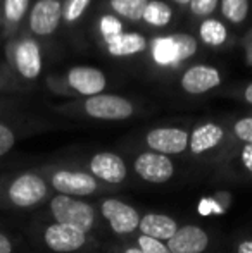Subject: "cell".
<instances>
[{
	"label": "cell",
	"mask_w": 252,
	"mask_h": 253,
	"mask_svg": "<svg viewBox=\"0 0 252 253\" xmlns=\"http://www.w3.org/2000/svg\"><path fill=\"white\" fill-rule=\"evenodd\" d=\"M52 197L54 191L38 169L0 174V209L5 212H33L42 209Z\"/></svg>",
	"instance_id": "obj_1"
},
{
	"label": "cell",
	"mask_w": 252,
	"mask_h": 253,
	"mask_svg": "<svg viewBox=\"0 0 252 253\" xmlns=\"http://www.w3.org/2000/svg\"><path fill=\"white\" fill-rule=\"evenodd\" d=\"M38 170L47 179L54 195H66V197L87 200L88 197H97L111 190L81 167L66 166V164H47L38 167Z\"/></svg>",
	"instance_id": "obj_2"
},
{
	"label": "cell",
	"mask_w": 252,
	"mask_h": 253,
	"mask_svg": "<svg viewBox=\"0 0 252 253\" xmlns=\"http://www.w3.org/2000/svg\"><path fill=\"white\" fill-rule=\"evenodd\" d=\"M38 219L52 220L57 224H67L81 229L83 233L94 236L99 227V210L95 203H90L85 198H73L66 195H54L42 207Z\"/></svg>",
	"instance_id": "obj_3"
},
{
	"label": "cell",
	"mask_w": 252,
	"mask_h": 253,
	"mask_svg": "<svg viewBox=\"0 0 252 253\" xmlns=\"http://www.w3.org/2000/svg\"><path fill=\"white\" fill-rule=\"evenodd\" d=\"M30 236L50 253H81L94 245V236L67 224L35 219Z\"/></svg>",
	"instance_id": "obj_4"
},
{
	"label": "cell",
	"mask_w": 252,
	"mask_h": 253,
	"mask_svg": "<svg viewBox=\"0 0 252 253\" xmlns=\"http://www.w3.org/2000/svg\"><path fill=\"white\" fill-rule=\"evenodd\" d=\"M228 140L230 134L218 123H202L194 127L189 138V153L195 159L202 160H228Z\"/></svg>",
	"instance_id": "obj_5"
},
{
	"label": "cell",
	"mask_w": 252,
	"mask_h": 253,
	"mask_svg": "<svg viewBox=\"0 0 252 253\" xmlns=\"http://www.w3.org/2000/svg\"><path fill=\"white\" fill-rule=\"evenodd\" d=\"M97 210L101 219L107 224V227L116 236L131 240L138 233L142 215L130 203L119 200V198L105 197L97 203Z\"/></svg>",
	"instance_id": "obj_6"
},
{
	"label": "cell",
	"mask_w": 252,
	"mask_h": 253,
	"mask_svg": "<svg viewBox=\"0 0 252 253\" xmlns=\"http://www.w3.org/2000/svg\"><path fill=\"white\" fill-rule=\"evenodd\" d=\"M7 57L14 71L24 81H35L40 78L44 69V55L38 42L31 37H21L10 42L7 47Z\"/></svg>",
	"instance_id": "obj_7"
},
{
	"label": "cell",
	"mask_w": 252,
	"mask_h": 253,
	"mask_svg": "<svg viewBox=\"0 0 252 253\" xmlns=\"http://www.w3.org/2000/svg\"><path fill=\"white\" fill-rule=\"evenodd\" d=\"M133 172L144 183L164 184L173 179L176 172V166L171 157L144 150L133 159Z\"/></svg>",
	"instance_id": "obj_8"
},
{
	"label": "cell",
	"mask_w": 252,
	"mask_h": 253,
	"mask_svg": "<svg viewBox=\"0 0 252 253\" xmlns=\"http://www.w3.org/2000/svg\"><path fill=\"white\" fill-rule=\"evenodd\" d=\"M85 170L109 188L121 186L128 179V166L119 153L97 152L87 160Z\"/></svg>",
	"instance_id": "obj_9"
},
{
	"label": "cell",
	"mask_w": 252,
	"mask_h": 253,
	"mask_svg": "<svg viewBox=\"0 0 252 253\" xmlns=\"http://www.w3.org/2000/svg\"><path fill=\"white\" fill-rule=\"evenodd\" d=\"M83 114L99 121H125L135 114V105L128 98L119 95H95L85 98Z\"/></svg>",
	"instance_id": "obj_10"
},
{
	"label": "cell",
	"mask_w": 252,
	"mask_h": 253,
	"mask_svg": "<svg viewBox=\"0 0 252 253\" xmlns=\"http://www.w3.org/2000/svg\"><path fill=\"white\" fill-rule=\"evenodd\" d=\"M189 138L190 133L187 129H183V127L162 126L147 131L144 143L151 152L171 157L189 152Z\"/></svg>",
	"instance_id": "obj_11"
},
{
	"label": "cell",
	"mask_w": 252,
	"mask_h": 253,
	"mask_svg": "<svg viewBox=\"0 0 252 253\" xmlns=\"http://www.w3.org/2000/svg\"><path fill=\"white\" fill-rule=\"evenodd\" d=\"M62 21L61 0H37L28 12V28L37 37H50Z\"/></svg>",
	"instance_id": "obj_12"
},
{
	"label": "cell",
	"mask_w": 252,
	"mask_h": 253,
	"mask_svg": "<svg viewBox=\"0 0 252 253\" xmlns=\"http://www.w3.org/2000/svg\"><path fill=\"white\" fill-rule=\"evenodd\" d=\"M66 83L74 93L81 95V97H95L101 95L107 86V78L101 69L88 66H76L69 69L66 76Z\"/></svg>",
	"instance_id": "obj_13"
},
{
	"label": "cell",
	"mask_w": 252,
	"mask_h": 253,
	"mask_svg": "<svg viewBox=\"0 0 252 253\" xmlns=\"http://www.w3.org/2000/svg\"><path fill=\"white\" fill-rule=\"evenodd\" d=\"M166 245L171 253H204L211 245V236L202 226L183 224Z\"/></svg>",
	"instance_id": "obj_14"
},
{
	"label": "cell",
	"mask_w": 252,
	"mask_h": 253,
	"mask_svg": "<svg viewBox=\"0 0 252 253\" xmlns=\"http://www.w3.org/2000/svg\"><path fill=\"white\" fill-rule=\"evenodd\" d=\"M182 88L190 95H202L211 91L221 84V74L216 67L207 64H197L192 66L180 78Z\"/></svg>",
	"instance_id": "obj_15"
},
{
	"label": "cell",
	"mask_w": 252,
	"mask_h": 253,
	"mask_svg": "<svg viewBox=\"0 0 252 253\" xmlns=\"http://www.w3.org/2000/svg\"><path fill=\"white\" fill-rule=\"evenodd\" d=\"M178 227H180V224L176 222V219H173L171 215L149 212L142 215L140 226H138V234H144V236H149V238H152V240L168 243L173 238V234L178 231Z\"/></svg>",
	"instance_id": "obj_16"
},
{
	"label": "cell",
	"mask_w": 252,
	"mask_h": 253,
	"mask_svg": "<svg viewBox=\"0 0 252 253\" xmlns=\"http://www.w3.org/2000/svg\"><path fill=\"white\" fill-rule=\"evenodd\" d=\"M105 48L111 55L114 57H130V55H137V53L144 52L147 48V40H145L144 35L140 33H119L116 37L104 40Z\"/></svg>",
	"instance_id": "obj_17"
},
{
	"label": "cell",
	"mask_w": 252,
	"mask_h": 253,
	"mask_svg": "<svg viewBox=\"0 0 252 253\" xmlns=\"http://www.w3.org/2000/svg\"><path fill=\"white\" fill-rule=\"evenodd\" d=\"M199 38L207 47H221L228 40V30L219 19L205 17L199 26Z\"/></svg>",
	"instance_id": "obj_18"
},
{
	"label": "cell",
	"mask_w": 252,
	"mask_h": 253,
	"mask_svg": "<svg viewBox=\"0 0 252 253\" xmlns=\"http://www.w3.org/2000/svg\"><path fill=\"white\" fill-rule=\"evenodd\" d=\"M152 59L159 64V66H176L178 62V52H176V45L173 40V35L169 37H159L152 43Z\"/></svg>",
	"instance_id": "obj_19"
},
{
	"label": "cell",
	"mask_w": 252,
	"mask_h": 253,
	"mask_svg": "<svg viewBox=\"0 0 252 253\" xmlns=\"http://www.w3.org/2000/svg\"><path fill=\"white\" fill-rule=\"evenodd\" d=\"M142 19H144L149 26L164 28L171 23L173 9L166 2H161V0H149Z\"/></svg>",
	"instance_id": "obj_20"
},
{
	"label": "cell",
	"mask_w": 252,
	"mask_h": 253,
	"mask_svg": "<svg viewBox=\"0 0 252 253\" xmlns=\"http://www.w3.org/2000/svg\"><path fill=\"white\" fill-rule=\"evenodd\" d=\"M226 169L235 176L252 179V145H244L235 150L226 162Z\"/></svg>",
	"instance_id": "obj_21"
},
{
	"label": "cell",
	"mask_w": 252,
	"mask_h": 253,
	"mask_svg": "<svg viewBox=\"0 0 252 253\" xmlns=\"http://www.w3.org/2000/svg\"><path fill=\"white\" fill-rule=\"evenodd\" d=\"M149 0H109L111 10L128 21H142Z\"/></svg>",
	"instance_id": "obj_22"
},
{
	"label": "cell",
	"mask_w": 252,
	"mask_h": 253,
	"mask_svg": "<svg viewBox=\"0 0 252 253\" xmlns=\"http://www.w3.org/2000/svg\"><path fill=\"white\" fill-rule=\"evenodd\" d=\"M2 17L5 26L16 28L30 12V0H2Z\"/></svg>",
	"instance_id": "obj_23"
},
{
	"label": "cell",
	"mask_w": 252,
	"mask_h": 253,
	"mask_svg": "<svg viewBox=\"0 0 252 253\" xmlns=\"http://www.w3.org/2000/svg\"><path fill=\"white\" fill-rule=\"evenodd\" d=\"M221 16L230 24H242L249 16V0H219Z\"/></svg>",
	"instance_id": "obj_24"
},
{
	"label": "cell",
	"mask_w": 252,
	"mask_h": 253,
	"mask_svg": "<svg viewBox=\"0 0 252 253\" xmlns=\"http://www.w3.org/2000/svg\"><path fill=\"white\" fill-rule=\"evenodd\" d=\"M21 136H23V131L17 124L0 117V159L16 147Z\"/></svg>",
	"instance_id": "obj_25"
},
{
	"label": "cell",
	"mask_w": 252,
	"mask_h": 253,
	"mask_svg": "<svg viewBox=\"0 0 252 253\" xmlns=\"http://www.w3.org/2000/svg\"><path fill=\"white\" fill-rule=\"evenodd\" d=\"M173 40L176 45V52H178V62L190 59L197 52V40L192 37L190 33H176L173 35Z\"/></svg>",
	"instance_id": "obj_26"
},
{
	"label": "cell",
	"mask_w": 252,
	"mask_h": 253,
	"mask_svg": "<svg viewBox=\"0 0 252 253\" xmlns=\"http://www.w3.org/2000/svg\"><path fill=\"white\" fill-rule=\"evenodd\" d=\"M92 0H64L62 2V21L76 23L90 7Z\"/></svg>",
	"instance_id": "obj_27"
},
{
	"label": "cell",
	"mask_w": 252,
	"mask_h": 253,
	"mask_svg": "<svg viewBox=\"0 0 252 253\" xmlns=\"http://www.w3.org/2000/svg\"><path fill=\"white\" fill-rule=\"evenodd\" d=\"M232 136L240 147L244 145H252V116L240 117L233 123L232 126Z\"/></svg>",
	"instance_id": "obj_28"
},
{
	"label": "cell",
	"mask_w": 252,
	"mask_h": 253,
	"mask_svg": "<svg viewBox=\"0 0 252 253\" xmlns=\"http://www.w3.org/2000/svg\"><path fill=\"white\" fill-rule=\"evenodd\" d=\"M131 241L137 245V248L142 253H171L168 248V245H166L164 241L152 240V238L144 236V234L137 233L133 238H131Z\"/></svg>",
	"instance_id": "obj_29"
},
{
	"label": "cell",
	"mask_w": 252,
	"mask_h": 253,
	"mask_svg": "<svg viewBox=\"0 0 252 253\" xmlns=\"http://www.w3.org/2000/svg\"><path fill=\"white\" fill-rule=\"evenodd\" d=\"M219 0H190L189 7L192 14L197 17H207L218 9Z\"/></svg>",
	"instance_id": "obj_30"
},
{
	"label": "cell",
	"mask_w": 252,
	"mask_h": 253,
	"mask_svg": "<svg viewBox=\"0 0 252 253\" xmlns=\"http://www.w3.org/2000/svg\"><path fill=\"white\" fill-rule=\"evenodd\" d=\"M101 33L104 40L116 37V35L123 33V24L119 19H116L114 16H104L101 19Z\"/></svg>",
	"instance_id": "obj_31"
},
{
	"label": "cell",
	"mask_w": 252,
	"mask_h": 253,
	"mask_svg": "<svg viewBox=\"0 0 252 253\" xmlns=\"http://www.w3.org/2000/svg\"><path fill=\"white\" fill-rule=\"evenodd\" d=\"M0 253H19V241L0 227Z\"/></svg>",
	"instance_id": "obj_32"
},
{
	"label": "cell",
	"mask_w": 252,
	"mask_h": 253,
	"mask_svg": "<svg viewBox=\"0 0 252 253\" xmlns=\"http://www.w3.org/2000/svg\"><path fill=\"white\" fill-rule=\"evenodd\" d=\"M107 253H142V252L138 250L137 245H135L133 241L130 240V241H123V243L111 247Z\"/></svg>",
	"instance_id": "obj_33"
},
{
	"label": "cell",
	"mask_w": 252,
	"mask_h": 253,
	"mask_svg": "<svg viewBox=\"0 0 252 253\" xmlns=\"http://www.w3.org/2000/svg\"><path fill=\"white\" fill-rule=\"evenodd\" d=\"M235 253H252V238L239 241L235 247Z\"/></svg>",
	"instance_id": "obj_34"
},
{
	"label": "cell",
	"mask_w": 252,
	"mask_h": 253,
	"mask_svg": "<svg viewBox=\"0 0 252 253\" xmlns=\"http://www.w3.org/2000/svg\"><path fill=\"white\" fill-rule=\"evenodd\" d=\"M244 98H246L247 103H251L252 105V83L247 84V88L244 90Z\"/></svg>",
	"instance_id": "obj_35"
},
{
	"label": "cell",
	"mask_w": 252,
	"mask_h": 253,
	"mask_svg": "<svg viewBox=\"0 0 252 253\" xmlns=\"http://www.w3.org/2000/svg\"><path fill=\"white\" fill-rule=\"evenodd\" d=\"M175 3H178V5H189L190 0H173Z\"/></svg>",
	"instance_id": "obj_36"
},
{
	"label": "cell",
	"mask_w": 252,
	"mask_h": 253,
	"mask_svg": "<svg viewBox=\"0 0 252 253\" xmlns=\"http://www.w3.org/2000/svg\"><path fill=\"white\" fill-rule=\"evenodd\" d=\"M5 107H7V103H5V102H2V100H0V114H2V112H3V109H5Z\"/></svg>",
	"instance_id": "obj_37"
},
{
	"label": "cell",
	"mask_w": 252,
	"mask_h": 253,
	"mask_svg": "<svg viewBox=\"0 0 252 253\" xmlns=\"http://www.w3.org/2000/svg\"><path fill=\"white\" fill-rule=\"evenodd\" d=\"M2 84H3V78H2V74H0V88H2Z\"/></svg>",
	"instance_id": "obj_38"
},
{
	"label": "cell",
	"mask_w": 252,
	"mask_h": 253,
	"mask_svg": "<svg viewBox=\"0 0 252 253\" xmlns=\"http://www.w3.org/2000/svg\"><path fill=\"white\" fill-rule=\"evenodd\" d=\"M0 227H2V222H0Z\"/></svg>",
	"instance_id": "obj_39"
},
{
	"label": "cell",
	"mask_w": 252,
	"mask_h": 253,
	"mask_svg": "<svg viewBox=\"0 0 252 253\" xmlns=\"http://www.w3.org/2000/svg\"><path fill=\"white\" fill-rule=\"evenodd\" d=\"M0 3H2V0H0Z\"/></svg>",
	"instance_id": "obj_40"
}]
</instances>
